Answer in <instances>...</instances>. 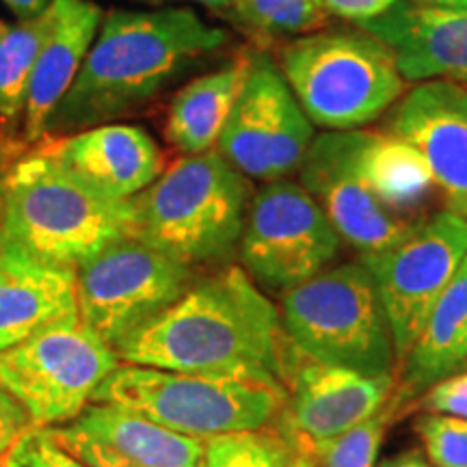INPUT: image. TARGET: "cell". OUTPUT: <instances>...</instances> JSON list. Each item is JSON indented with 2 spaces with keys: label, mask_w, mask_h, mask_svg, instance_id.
I'll return each instance as SVG.
<instances>
[{
  "label": "cell",
  "mask_w": 467,
  "mask_h": 467,
  "mask_svg": "<svg viewBox=\"0 0 467 467\" xmlns=\"http://www.w3.org/2000/svg\"><path fill=\"white\" fill-rule=\"evenodd\" d=\"M277 307L243 266H223L115 347L121 364L284 385Z\"/></svg>",
  "instance_id": "6da1fadb"
},
{
  "label": "cell",
  "mask_w": 467,
  "mask_h": 467,
  "mask_svg": "<svg viewBox=\"0 0 467 467\" xmlns=\"http://www.w3.org/2000/svg\"><path fill=\"white\" fill-rule=\"evenodd\" d=\"M227 39L225 28L189 7L109 11L74 85L50 117L46 139L134 113Z\"/></svg>",
  "instance_id": "7a4b0ae2"
},
{
  "label": "cell",
  "mask_w": 467,
  "mask_h": 467,
  "mask_svg": "<svg viewBox=\"0 0 467 467\" xmlns=\"http://www.w3.org/2000/svg\"><path fill=\"white\" fill-rule=\"evenodd\" d=\"M301 186L361 258L383 254L429 217L435 191L420 156L389 132L347 130L314 137Z\"/></svg>",
  "instance_id": "3957f363"
},
{
  "label": "cell",
  "mask_w": 467,
  "mask_h": 467,
  "mask_svg": "<svg viewBox=\"0 0 467 467\" xmlns=\"http://www.w3.org/2000/svg\"><path fill=\"white\" fill-rule=\"evenodd\" d=\"M132 232L130 200L96 191L42 148L16 159L3 173L0 244L78 268Z\"/></svg>",
  "instance_id": "277c9868"
},
{
  "label": "cell",
  "mask_w": 467,
  "mask_h": 467,
  "mask_svg": "<svg viewBox=\"0 0 467 467\" xmlns=\"http://www.w3.org/2000/svg\"><path fill=\"white\" fill-rule=\"evenodd\" d=\"M130 202L132 236L191 268L225 265L238 254L251 184L210 150L180 156Z\"/></svg>",
  "instance_id": "5b68a950"
},
{
  "label": "cell",
  "mask_w": 467,
  "mask_h": 467,
  "mask_svg": "<svg viewBox=\"0 0 467 467\" xmlns=\"http://www.w3.org/2000/svg\"><path fill=\"white\" fill-rule=\"evenodd\" d=\"M279 72L309 121L325 132L361 130L405 93L392 52L359 26L290 39L279 50Z\"/></svg>",
  "instance_id": "8992f818"
},
{
  "label": "cell",
  "mask_w": 467,
  "mask_h": 467,
  "mask_svg": "<svg viewBox=\"0 0 467 467\" xmlns=\"http://www.w3.org/2000/svg\"><path fill=\"white\" fill-rule=\"evenodd\" d=\"M285 399L282 383L119 364L91 402L124 407L173 433L210 440L268 429L284 413Z\"/></svg>",
  "instance_id": "52a82bcc"
},
{
  "label": "cell",
  "mask_w": 467,
  "mask_h": 467,
  "mask_svg": "<svg viewBox=\"0 0 467 467\" xmlns=\"http://www.w3.org/2000/svg\"><path fill=\"white\" fill-rule=\"evenodd\" d=\"M282 329L299 353L368 377H396V350L381 295L364 262L325 268L284 292Z\"/></svg>",
  "instance_id": "ba28073f"
},
{
  "label": "cell",
  "mask_w": 467,
  "mask_h": 467,
  "mask_svg": "<svg viewBox=\"0 0 467 467\" xmlns=\"http://www.w3.org/2000/svg\"><path fill=\"white\" fill-rule=\"evenodd\" d=\"M115 348L72 320L0 350V385L25 405L35 429L67 424L119 366Z\"/></svg>",
  "instance_id": "9c48e42d"
},
{
  "label": "cell",
  "mask_w": 467,
  "mask_h": 467,
  "mask_svg": "<svg viewBox=\"0 0 467 467\" xmlns=\"http://www.w3.org/2000/svg\"><path fill=\"white\" fill-rule=\"evenodd\" d=\"M195 268L137 236L110 243L76 268L78 317L109 347L134 334L191 288Z\"/></svg>",
  "instance_id": "30bf717a"
},
{
  "label": "cell",
  "mask_w": 467,
  "mask_h": 467,
  "mask_svg": "<svg viewBox=\"0 0 467 467\" xmlns=\"http://www.w3.org/2000/svg\"><path fill=\"white\" fill-rule=\"evenodd\" d=\"M340 244L320 203L301 184L277 180L251 197L238 255L255 284L285 292L329 268Z\"/></svg>",
  "instance_id": "8fae6325"
},
{
  "label": "cell",
  "mask_w": 467,
  "mask_h": 467,
  "mask_svg": "<svg viewBox=\"0 0 467 467\" xmlns=\"http://www.w3.org/2000/svg\"><path fill=\"white\" fill-rule=\"evenodd\" d=\"M465 255L467 219L452 210H440L392 249L361 258L375 277L388 314L396 364L405 361Z\"/></svg>",
  "instance_id": "7c38bea8"
},
{
  "label": "cell",
  "mask_w": 467,
  "mask_h": 467,
  "mask_svg": "<svg viewBox=\"0 0 467 467\" xmlns=\"http://www.w3.org/2000/svg\"><path fill=\"white\" fill-rule=\"evenodd\" d=\"M284 358L285 407L282 435L295 448L334 440L389 405L396 377H368L348 368L320 364L288 342Z\"/></svg>",
  "instance_id": "4fadbf2b"
},
{
  "label": "cell",
  "mask_w": 467,
  "mask_h": 467,
  "mask_svg": "<svg viewBox=\"0 0 467 467\" xmlns=\"http://www.w3.org/2000/svg\"><path fill=\"white\" fill-rule=\"evenodd\" d=\"M385 132L416 151L448 210L467 219V87L418 83L389 110Z\"/></svg>",
  "instance_id": "5bb4252c"
},
{
  "label": "cell",
  "mask_w": 467,
  "mask_h": 467,
  "mask_svg": "<svg viewBox=\"0 0 467 467\" xmlns=\"http://www.w3.org/2000/svg\"><path fill=\"white\" fill-rule=\"evenodd\" d=\"M48 431L87 467H200L203 457V440L109 402H89L67 424Z\"/></svg>",
  "instance_id": "9a60e30c"
},
{
  "label": "cell",
  "mask_w": 467,
  "mask_h": 467,
  "mask_svg": "<svg viewBox=\"0 0 467 467\" xmlns=\"http://www.w3.org/2000/svg\"><path fill=\"white\" fill-rule=\"evenodd\" d=\"M359 28L388 46L405 83L451 80L467 87V9L399 0Z\"/></svg>",
  "instance_id": "2e32d148"
},
{
  "label": "cell",
  "mask_w": 467,
  "mask_h": 467,
  "mask_svg": "<svg viewBox=\"0 0 467 467\" xmlns=\"http://www.w3.org/2000/svg\"><path fill=\"white\" fill-rule=\"evenodd\" d=\"M46 154L113 200H132L165 171L159 143L143 128L102 124L39 143Z\"/></svg>",
  "instance_id": "e0dca14e"
},
{
  "label": "cell",
  "mask_w": 467,
  "mask_h": 467,
  "mask_svg": "<svg viewBox=\"0 0 467 467\" xmlns=\"http://www.w3.org/2000/svg\"><path fill=\"white\" fill-rule=\"evenodd\" d=\"M48 31L35 61L22 115V145L37 148L58 102L83 67L102 25V9L91 0H50Z\"/></svg>",
  "instance_id": "ac0fdd59"
},
{
  "label": "cell",
  "mask_w": 467,
  "mask_h": 467,
  "mask_svg": "<svg viewBox=\"0 0 467 467\" xmlns=\"http://www.w3.org/2000/svg\"><path fill=\"white\" fill-rule=\"evenodd\" d=\"M78 317L76 268L0 244V350Z\"/></svg>",
  "instance_id": "d6986e66"
},
{
  "label": "cell",
  "mask_w": 467,
  "mask_h": 467,
  "mask_svg": "<svg viewBox=\"0 0 467 467\" xmlns=\"http://www.w3.org/2000/svg\"><path fill=\"white\" fill-rule=\"evenodd\" d=\"M290 93L275 63L266 55H254L247 83L217 143L219 154L244 178L271 182V150Z\"/></svg>",
  "instance_id": "ffe728a7"
},
{
  "label": "cell",
  "mask_w": 467,
  "mask_h": 467,
  "mask_svg": "<svg viewBox=\"0 0 467 467\" xmlns=\"http://www.w3.org/2000/svg\"><path fill=\"white\" fill-rule=\"evenodd\" d=\"M249 52H238L214 72L192 78L173 96L165 117V137L182 154L217 150L223 128L247 83Z\"/></svg>",
  "instance_id": "44dd1931"
},
{
  "label": "cell",
  "mask_w": 467,
  "mask_h": 467,
  "mask_svg": "<svg viewBox=\"0 0 467 467\" xmlns=\"http://www.w3.org/2000/svg\"><path fill=\"white\" fill-rule=\"evenodd\" d=\"M400 366V400L416 399L441 379L467 370V255Z\"/></svg>",
  "instance_id": "7402d4cb"
},
{
  "label": "cell",
  "mask_w": 467,
  "mask_h": 467,
  "mask_svg": "<svg viewBox=\"0 0 467 467\" xmlns=\"http://www.w3.org/2000/svg\"><path fill=\"white\" fill-rule=\"evenodd\" d=\"M48 20V9L31 20H0V121L5 126H17L25 115L28 83Z\"/></svg>",
  "instance_id": "603a6c76"
},
{
  "label": "cell",
  "mask_w": 467,
  "mask_h": 467,
  "mask_svg": "<svg viewBox=\"0 0 467 467\" xmlns=\"http://www.w3.org/2000/svg\"><path fill=\"white\" fill-rule=\"evenodd\" d=\"M227 11L258 39H295L327 25V11L320 0H232Z\"/></svg>",
  "instance_id": "cb8c5ba5"
},
{
  "label": "cell",
  "mask_w": 467,
  "mask_h": 467,
  "mask_svg": "<svg viewBox=\"0 0 467 467\" xmlns=\"http://www.w3.org/2000/svg\"><path fill=\"white\" fill-rule=\"evenodd\" d=\"M295 454L282 433L241 431L203 440L200 467H290Z\"/></svg>",
  "instance_id": "d4e9b609"
},
{
  "label": "cell",
  "mask_w": 467,
  "mask_h": 467,
  "mask_svg": "<svg viewBox=\"0 0 467 467\" xmlns=\"http://www.w3.org/2000/svg\"><path fill=\"white\" fill-rule=\"evenodd\" d=\"M399 405L400 396L394 392V399L388 407L350 429L348 433L337 435L334 440L312 441L296 452L307 454L320 467H375L379 446H381L389 420L399 411Z\"/></svg>",
  "instance_id": "484cf974"
},
{
  "label": "cell",
  "mask_w": 467,
  "mask_h": 467,
  "mask_svg": "<svg viewBox=\"0 0 467 467\" xmlns=\"http://www.w3.org/2000/svg\"><path fill=\"white\" fill-rule=\"evenodd\" d=\"M426 457L435 467H467V420L426 413L416 424Z\"/></svg>",
  "instance_id": "4316f807"
},
{
  "label": "cell",
  "mask_w": 467,
  "mask_h": 467,
  "mask_svg": "<svg viewBox=\"0 0 467 467\" xmlns=\"http://www.w3.org/2000/svg\"><path fill=\"white\" fill-rule=\"evenodd\" d=\"M0 467H87L50 435L48 429H33L0 461Z\"/></svg>",
  "instance_id": "83f0119b"
},
{
  "label": "cell",
  "mask_w": 467,
  "mask_h": 467,
  "mask_svg": "<svg viewBox=\"0 0 467 467\" xmlns=\"http://www.w3.org/2000/svg\"><path fill=\"white\" fill-rule=\"evenodd\" d=\"M418 407L426 413H441L467 420V370L441 379L420 396Z\"/></svg>",
  "instance_id": "f1b7e54d"
},
{
  "label": "cell",
  "mask_w": 467,
  "mask_h": 467,
  "mask_svg": "<svg viewBox=\"0 0 467 467\" xmlns=\"http://www.w3.org/2000/svg\"><path fill=\"white\" fill-rule=\"evenodd\" d=\"M33 429L35 424L25 405L5 385H0V461Z\"/></svg>",
  "instance_id": "f546056e"
},
{
  "label": "cell",
  "mask_w": 467,
  "mask_h": 467,
  "mask_svg": "<svg viewBox=\"0 0 467 467\" xmlns=\"http://www.w3.org/2000/svg\"><path fill=\"white\" fill-rule=\"evenodd\" d=\"M320 3H323L327 16H336L344 22L359 26L383 16L399 0H320Z\"/></svg>",
  "instance_id": "4dcf8cb0"
},
{
  "label": "cell",
  "mask_w": 467,
  "mask_h": 467,
  "mask_svg": "<svg viewBox=\"0 0 467 467\" xmlns=\"http://www.w3.org/2000/svg\"><path fill=\"white\" fill-rule=\"evenodd\" d=\"M11 14H16L17 20H31L48 9L50 0H0Z\"/></svg>",
  "instance_id": "1f68e13d"
},
{
  "label": "cell",
  "mask_w": 467,
  "mask_h": 467,
  "mask_svg": "<svg viewBox=\"0 0 467 467\" xmlns=\"http://www.w3.org/2000/svg\"><path fill=\"white\" fill-rule=\"evenodd\" d=\"M141 3H195V5H202V7H208V9L227 11L230 9L232 0H141Z\"/></svg>",
  "instance_id": "d6a6232c"
},
{
  "label": "cell",
  "mask_w": 467,
  "mask_h": 467,
  "mask_svg": "<svg viewBox=\"0 0 467 467\" xmlns=\"http://www.w3.org/2000/svg\"><path fill=\"white\" fill-rule=\"evenodd\" d=\"M290 467H320V465L314 459H309L307 454L296 452L295 457H292V461H290Z\"/></svg>",
  "instance_id": "836d02e7"
},
{
  "label": "cell",
  "mask_w": 467,
  "mask_h": 467,
  "mask_svg": "<svg viewBox=\"0 0 467 467\" xmlns=\"http://www.w3.org/2000/svg\"><path fill=\"white\" fill-rule=\"evenodd\" d=\"M420 5H441V7H452V0H411Z\"/></svg>",
  "instance_id": "e575fe53"
},
{
  "label": "cell",
  "mask_w": 467,
  "mask_h": 467,
  "mask_svg": "<svg viewBox=\"0 0 467 467\" xmlns=\"http://www.w3.org/2000/svg\"><path fill=\"white\" fill-rule=\"evenodd\" d=\"M0 223H3V173H0Z\"/></svg>",
  "instance_id": "d590c367"
},
{
  "label": "cell",
  "mask_w": 467,
  "mask_h": 467,
  "mask_svg": "<svg viewBox=\"0 0 467 467\" xmlns=\"http://www.w3.org/2000/svg\"><path fill=\"white\" fill-rule=\"evenodd\" d=\"M452 7H459V9H467V0H452Z\"/></svg>",
  "instance_id": "8d00e7d4"
},
{
  "label": "cell",
  "mask_w": 467,
  "mask_h": 467,
  "mask_svg": "<svg viewBox=\"0 0 467 467\" xmlns=\"http://www.w3.org/2000/svg\"><path fill=\"white\" fill-rule=\"evenodd\" d=\"M375 467H396V459H388V461H383V463H379Z\"/></svg>",
  "instance_id": "74e56055"
}]
</instances>
